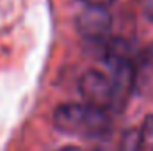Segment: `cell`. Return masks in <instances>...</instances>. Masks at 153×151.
<instances>
[{
    "label": "cell",
    "instance_id": "obj_3",
    "mask_svg": "<svg viewBox=\"0 0 153 151\" xmlns=\"http://www.w3.org/2000/svg\"><path fill=\"white\" fill-rule=\"evenodd\" d=\"M75 27L84 39L102 44L111 38L112 14H111L109 7L84 5V9L75 18Z\"/></svg>",
    "mask_w": 153,
    "mask_h": 151
},
{
    "label": "cell",
    "instance_id": "obj_2",
    "mask_svg": "<svg viewBox=\"0 0 153 151\" xmlns=\"http://www.w3.org/2000/svg\"><path fill=\"white\" fill-rule=\"evenodd\" d=\"M78 91H80L82 101H85L93 107H98V109H103L109 112L119 109L121 98H119L114 80L109 73H103L98 70L85 71L80 76Z\"/></svg>",
    "mask_w": 153,
    "mask_h": 151
},
{
    "label": "cell",
    "instance_id": "obj_6",
    "mask_svg": "<svg viewBox=\"0 0 153 151\" xmlns=\"http://www.w3.org/2000/svg\"><path fill=\"white\" fill-rule=\"evenodd\" d=\"M143 7H144L148 18H152L153 20V0H143Z\"/></svg>",
    "mask_w": 153,
    "mask_h": 151
},
{
    "label": "cell",
    "instance_id": "obj_5",
    "mask_svg": "<svg viewBox=\"0 0 153 151\" xmlns=\"http://www.w3.org/2000/svg\"><path fill=\"white\" fill-rule=\"evenodd\" d=\"M84 5H98V7H111L114 0H76Z\"/></svg>",
    "mask_w": 153,
    "mask_h": 151
},
{
    "label": "cell",
    "instance_id": "obj_4",
    "mask_svg": "<svg viewBox=\"0 0 153 151\" xmlns=\"http://www.w3.org/2000/svg\"><path fill=\"white\" fill-rule=\"evenodd\" d=\"M137 151H153V114H148L137 128Z\"/></svg>",
    "mask_w": 153,
    "mask_h": 151
},
{
    "label": "cell",
    "instance_id": "obj_1",
    "mask_svg": "<svg viewBox=\"0 0 153 151\" xmlns=\"http://www.w3.org/2000/svg\"><path fill=\"white\" fill-rule=\"evenodd\" d=\"M53 126L62 133L94 139L111 130V112L85 101L62 103L53 112Z\"/></svg>",
    "mask_w": 153,
    "mask_h": 151
},
{
    "label": "cell",
    "instance_id": "obj_7",
    "mask_svg": "<svg viewBox=\"0 0 153 151\" xmlns=\"http://www.w3.org/2000/svg\"><path fill=\"white\" fill-rule=\"evenodd\" d=\"M57 151H84V150H80L76 146H66V148H61V150H57Z\"/></svg>",
    "mask_w": 153,
    "mask_h": 151
}]
</instances>
